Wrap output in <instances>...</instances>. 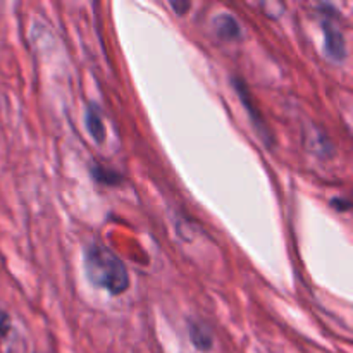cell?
<instances>
[{
  "label": "cell",
  "mask_w": 353,
  "mask_h": 353,
  "mask_svg": "<svg viewBox=\"0 0 353 353\" xmlns=\"http://www.w3.org/2000/svg\"><path fill=\"white\" fill-rule=\"evenodd\" d=\"M83 265L88 281L109 295L119 296L130 288L131 279L124 262L103 245H88L83 254Z\"/></svg>",
  "instance_id": "1"
},
{
  "label": "cell",
  "mask_w": 353,
  "mask_h": 353,
  "mask_svg": "<svg viewBox=\"0 0 353 353\" xmlns=\"http://www.w3.org/2000/svg\"><path fill=\"white\" fill-rule=\"evenodd\" d=\"M324 33V52L334 62H341L347 59V40L341 30H338L330 21L323 23Z\"/></svg>",
  "instance_id": "2"
},
{
  "label": "cell",
  "mask_w": 353,
  "mask_h": 353,
  "mask_svg": "<svg viewBox=\"0 0 353 353\" xmlns=\"http://www.w3.org/2000/svg\"><path fill=\"white\" fill-rule=\"evenodd\" d=\"M233 83H234V88H236V93L240 95L241 103H243L245 109H247V112H248V116H250L252 123L255 124V130H257V133L261 134V137H264L262 140L268 141V145H271V143H269L268 128H265L264 119H262L261 112H259V109L255 107L254 100H252V95H250V92H248L245 81H243V79H240V78H233Z\"/></svg>",
  "instance_id": "3"
},
{
  "label": "cell",
  "mask_w": 353,
  "mask_h": 353,
  "mask_svg": "<svg viewBox=\"0 0 353 353\" xmlns=\"http://www.w3.org/2000/svg\"><path fill=\"white\" fill-rule=\"evenodd\" d=\"M188 336L193 347L199 352L209 353L214 348V334L207 324L202 321H190L188 323Z\"/></svg>",
  "instance_id": "4"
},
{
  "label": "cell",
  "mask_w": 353,
  "mask_h": 353,
  "mask_svg": "<svg viewBox=\"0 0 353 353\" xmlns=\"http://www.w3.org/2000/svg\"><path fill=\"white\" fill-rule=\"evenodd\" d=\"M85 124L90 137H92L97 143H103V141H105V124H103V117L95 103H90V105L86 107Z\"/></svg>",
  "instance_id": "5"
},
{
  "label": "cell",
  "mask_w": 353,
  "mask_h": 353,
  "mask_svg": "<svg viewBox=\"0 0 353 353\" xmlns=\"http://www.w3.org/2000/svg\"><path fill=\"white\" fill-rule=\"evenodd\" d=\"M214 31L223 40H236L241 37L240 23L231 14L223 12L214 19Z\"/></svg>",
  "instance_id": "6"
},
{
  "label": "cell",
  "mask_w": 353,
  "mask_h": 353,
  "mask_svg": "<svg viewBox=\"0 0 353 353\" xmlns=\"http://www.w3.org/2000/svg\"><path fill=\"white\" fill-rule=\"evenodd\" d=\"M92 176L97 183H102L105 186H116L121 183V174L114 169L102 168V165H93Z\"/></svg>",
  "instance_id": "7"
},
{
  "label": "cell",
  "mask_w": 353,
  "mask_h": 353,
  "mask_svg": "<svg viewBox=\"0 0 353 353\" xmlns=\"http://www.w3.org/2000/svg\"><path fill=\"white\" fill-rule=\"evenodd\" d=\"M9 331H10V317L7 316V312L0 310V341L6 340Z\"/></svg>",
  "instance_id": "8"
},
{
  "label": "cell",
  "mask_w": 353,
  "mask_h": 353,
  "mask_svg": "<svg viewBox=\"0 0 353 353\" xmlns=\"http://www.w3.org/2000/svg\"><path fill=\"white\" fill-rule=\"evenodd\" d=\"M331 205H333L336 210H340V212H348L352 207V203H350V200H347V199H333L331 200Z\"/></svg>",
  "instance_id": "9"
},
{
  "label": "cell",
  "mask_w": 353,
  "mask_h": 353,
  "mask_svg": "<svg viewBox=\"0 0 353 353\" xmlns=\"http://www.w3.org/2000/svg\"><path fill=\"white\" fill-rule=\"evenodd\" d=\"M171 7L176 10V14H179V16H185L186 10L190 9V3L188 2H171Z\"/></svg>",
  "instance_id": "10"
}]
</instances>
